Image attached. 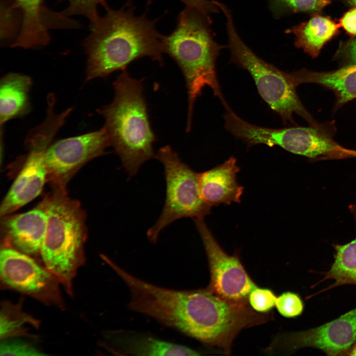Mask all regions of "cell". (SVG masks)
Returning a JSON list of instances; mask_svg holds the SVG:
<instances>
[{"label":"cell","mask_w":356,"mask_h":356,"mask_svg":"<svg viewBox=\"0 0 356 356\" xmlns=\"http://www.w3.org/2000/svg\"><path fill=\"white\" fill-rule=\"evenodd\" d=\"M104 8L105 14L90 23V33L84 42L88 56L86 81L126 69L144 57L163 64V35L156 27L157 20L146 13L135 15L131 0L118 9L108 5Z\"/></svg>","instance_id":"obj_1"},{"label":"cell","mask_w":356,"mask_h":356,"mask_svg":"<svg viewBox=\"0 0 356 356\" xmlns=\"http://www.w3.org/2000/svg\"><path fill=\"white\" fill-rule=\"evenodd\" d=\"M209 15L186 6L178 14L174 30L163 35L164 53L177 64L184 76L187 93V132L190 131L194 104L208 87L226 110L230 109L222 92L216 65L223 46L214 39Z\"/></svg>","instance_id":"obj_2"},{"label":"cell","mask_w":356,"mask_h":356,"mask_svg":"<svg viewBox=\"0 0 356 356\" xmlns=\"http://www.w3.org/2000/svg\"><path fill=\"white\" fill-rule=\"evenodd\" d=\"M142 81L131 77L127 69L122 70L113 83V100L97 111L105 119L103 127L110 145L130 177L155 155L156 136L149 120Z\"/></svg>","instance_id":"obj_3"},{"label":"cell","mask_w":356,"mask_h":356,"mask_svg":"<svg viewBox=\"0 0 356 356\" xmlns=\"http://www.w3.org/2000/svg\"><path fill=\"white\" fill-rule=\"evenodd\" d=\"M104 261L129 288L131 310L206 342L214 296L212 292L207 288L179 291L157 286L129 273L107 257Z\"/></svg>","instance_id":"obj_4"},{"label":"cell","mask_w":356,"mask_h":356,"mask_svg":"<svg viewBox=\"0 0 356 356\" xmlns=\"http://www.w3.org/2000/svg\"><path fill=\"white\" fill-rule=\"evenodd\" d=\"M39 205L47 217L40 256L44 265L72 296L73 281L85 262V213L79 202L68 196L66 190L52 188Z\"/></svg>","instance_id":"obj_5"},{"label":"cell","mask_w":356,"mask_h":356,"mask_svg":"<svg viewBox=\"0 0 356 356\" xmlns=\"http://www.w3.org/2000/svg\"><path fill=\"white\" fill-rule=\"evenodd\" d=\"M218 5L226 20L230 63L249 72L260 96L285 124H294L293 116L297 114L316 127L317 124L298 96L290 73L279 70L256 54L238 33L230 9L222 2Z\"/></svg>","instance_id":"obj_6"},{"label":"cell","mask_w":356,"mask_h":356,"mask_svg":"<svg viewBox=\"0 0 356 356\" xmlns=\"http://www.w3.org/2000/svg\"><path fill=\"white\" fill-rule=\"evenodd\" d=\"M154 158L164 166L166 190L162 213L147 231L148 238L153 243L173 222L183 218H204L210 213L211 208L202 197L198 173L182 162L170 146L159 149Z\"/></svg>","instance_id":"obj_7"},{"label":"cell","mask_w":356,"mask_h":356,"mask_svg":"<svg viewBox=\"0 0 356 356\" xmlns=\"http://www.w3.org/2000/svg\"><path fill=\"white\" fill-rule=\"evenodd\" d=\"M224 120L226 130L246 142L248 147L260 144L277 146L311 158L320 156L340 157L344 149L315 127L266 128L247 122L233 111L226 113Z\"/></svg>","instance_id":"obj_8"},{"label":"cell","mask_w":356,"mask_h":356,"mask_svg":"<svg viewBox=\"0 0 356 356\" xmlns=\"http://www.w3.org/2000/svg\"><path fill=\"white\" fill-rule=\"evenodd\" d=\"M0 278L3 288L44 305L65 308L57 278L32 257L5 245L0 248Z\"/></svg>","instance_id":"obj_9"},{"label":"cell","mask_w":356,"mask_h":356,"mask_svg":"<svg viewBox=\"0 0 356 356\" xmlns=\"http://www.w3.org/2000/svg\"><path fill=\"white\" fill-rule=\"evenodd\" d=\"M208 258L210 281L207 288L229 302L249 305L250 292L258 286L237 254L229 255L222 248L203 218L193 219Z\"/></svg>","instance_id":"obj_10"},{"label":"cell","mask_w":356,"mask_h":356,"mask_svg":"<svg viewBox=\"0 0 356 356\" xmlns=\"http://www.w3.org/2000/svg\"><path fill=\"white\" fill-rule=\"evenodd\" d=\"M109 146L103 127L50 145L44 154L47 181L52 188L66 190L68 182L76 173L87 162L105 153Z\"/></svg>","instance_id":"obj_11"},{"label":"cell","mask_w":356,"mask_h":356,"mask_svg":"<svg viewBox=\"0 0 356 356\" xmlns=\"http://www.w3.org/2000/svg\"><path fill=\"white\" fill-rule=\"evenodd\" d=\"M356 344V308L319 326L281 335L267 349L289 354L309 347L328 356H344L349 355Z\"/></svg>","instance_id":"obj_12"},{"label":"cell","mask_w":356,"mask_h":356,"mask_svg":"<svg viewBox=\"0 0 356 356\" xmlns=\"http://www.w3.org/2000/svg\"><path fill=\"white\" fill-rule=\"evenodd\" d=\"M36 130L29 138L30 141L27 140L30 150L22 169L1 203V217L10 215L37 197L47 181L44 154L54 134L44 128Z\"/></svg>","instance_id":"obj_13"},{"label":"cell","mask_w":356,"mask_h":356,"mask_svg":"<svg viewBox=\"0 0 356 356\" xmlns=\"http://www.w3.org/2000/svg\"><path fill=\"white\" fill-rule=\"evenodd\" d=\"M1 217L3 245L32 257L40 256L47 217L39 205L27 212Z\"/></svg>","instance_id":"obj_14"},{"label":"cell","mask_w":356,"mask_h":356,"mask_svg":"<svg viewBox=\"0 0 356 356\" xmlns=\"http://www.w3.org/2000/svg\"><path fill=\"white\" fill-rule=\"evenodd\" d=\"M103 345L115 354L135 356H198L201 354L186 346L156 338L124 331L108 332Z\"/></svg>","instance_id":"obj_15"},{"label":"cell","mask_w":356,"mask_h":356,"mask_svg":"<svg viewBox=\"0 0 356 356\" xmlns=\"http://www.w3.org/2000/svg\"><path fill=\"white\" fill-rule=\"evenodd\" d=\"M239 170L236 159L232 156L222 164L198 173L201 194L208 205L240 202L243 187L237 181Z\"/></svg>","instance_id":"obj_16"},{"label":"cell","mask_w":356,"mask_h":356,"mask_svg":"<svg viewBox=\"0 0 356 356\" xmlns=\"http://www.w3.org/2000/svg\"><path fill=\"white\" fill-rule=\"evenodd\" d=\"M13 0L21 13L22 23L11 46L32 48L46 44L49 41L47 29L51 26V20H58L57 13L44 8L43 0Z\"/></svg>","instance_id":"obj_17"},{"label":"cell","mask_w":356,"mask_h":356,"mask_svg":"<svg viewBox=\"0 0 356 356\" xmlns=\"http://www.w3.org/2000/svg\"><path fill=\"white\" fill-rule=\"evenodd\" d=\"M297 87L302 83H315L334 91L337 106H340L356 98V64L327 72H314L302 70L291 73Z\"/></svg>","instance_id":"obj_18"},{"label":"cell","mask_w":356,"mask_h":356,"mask_svg":"<svg viewBox=\"0 0 356 356\" xmlns=\"http://www.w3.org/2000/svg\"><path fill=\"white\" fill-rule=\"evenodd\" d=\"M28 76L11 73L0 82V123L27 114L31 109L29 93L32 85Z\"/></svg>","instance_id":"obj_19"},{"label":"cell","mask_w":356,"mask_h":356,"mask_svg":"<svg viewBox=\"0 0 356 356\" xmlns=\"http://www.w3.org/2000/svg\"><path fill=\"white\" fill-rule=\"evenodd\" d=\"M339 23L319 15L288 29L295 36V44L313 57L318 55L323 45L339 32Z\"/></svg>","instance_id":"obj_20"},{"label":"cell","mask_w":356,"mask_h":356,"mask_svg":"<svg viewBox=\"0 0 356 356\" xmlns=\"http://www.w3.org/2000/svg\"><path fill=\"white\" fill-rule=\"evenodd\" d=\"M349 209L356 225V204L350 205ZM333 247L335 251L334 262L329 269L322 273L323 278L314 286L327 280L332 279L334 283L318 293L342 285H356V237L348 243L337 244Z\"/></svg>","instance_id":"obj_21"},{"label":"cell","mask_w":356,"mask_h":356,"mask_svg":"<svg viewBox=\"0 0 356 356\" xmlns=\"http://www.w3.org/2000/svg\"><path fill=\"white\" fill-rule=\"evenodd\" d=\"M23 300L17 303L3 301L0 312V340L22 337H32L28 326L38 328L40 321L22 309Z\"/></svg>","instance_id":"obj_22"},{"label":"cell","mask_w":356,"mask_h":356,"mask_svg":"<svg viewBox=\"0 0 356 356\" xmlns=\"http://www.w3.org/2000/svg\"><path fill=\"white\" fill-rule=\"evenodd\" d=\"M269 9L276 18L286 13L317 12L329 4L332 0H267Z\"/></svg>","instance_id":"obj_23"},{"label":"cell","mask_w":356,"mask_h":356,"mask_svg":"<svg viewBox=\"0 0 356 356\" xmlns=\"http://www.w3.org/2000/svg\"><path fill=\"white\" fill-rule=\"evenodd\" d=\"M13 337L0 340V356H46L35 344L22 338Z\"/></svg>","instance_id":"obj_24"},{"label":"cell","mask_w":356,"mask_h":356,"mask_svg":"<svg viewBox=\"0 0 356 356\" xmlns=\"http://www.w3.org/2000/svg\"><path fill=\"white\" fill-rule=\"evenodd\" d=\"M68 7L61 14L64 17L80 15L86 17L90 23L96 21L99 16L97 7L99 4L105 8L107 5L106 0H67Z\"/></svg>","instance_id":"obj_25"},{"label":"cell","mask_w":356,"mask_h":356,"mask_svg":"<svg viewBox=\"0 0 356 356\" xmlns=\"http://www.w3.org/2000/svg\"><path fill=\"white\" fill-rule=\"evenodd\" d=\"M275 307L282 316L287 318H294L302 313L304 304L298 294L287 291L277 297Z\"/></svg>","instance_id":"obj_26"},{"label":"cell","mask_w":356,"mask_h":356,"mask_svg":"<svg viewBox=\"0 0 356 356\" xmlns=\"http://www.w3.org/2000/svg\"><path fill=\"white\" fill-rule=\"evenodd\" d=\"M276 299V296L271 289L258 286L249 294L248 303L255 312L266 313L275 306Z\"/></svg>","instance_id":"obj_27"},{"label":"cell","mask_w":356,"mask_h":356,"mask_svg":"<svg viewBox=\"0 0 356 356\" xmlns=\"http://www.w3.org/2000/svg\"><path fill=\"white\" fill-rule=\"evenodd\" d=\"M3 5L4 20L3 30L1 31V38H3V41H5L6 39L14 37L15 31H17L19 20L14 19L19 17L18 14L16 15V14L21 12L13 0H3Z\"/></svg>","instance_id":"obj_28"},{"label":"cell","mask_w":356,"mask_h":356,"mask_svg":"<svg viewBox=\"0 0 356 356\" xmlns=\"http://www.w3.org/2000/svg\"><path fill=\"white\" fill-rule=\"evenodd\" d=\"M185 6L198 9L202 12L210 15L218 13L220 10L213 0H179Z\"/></svg>","instance_id":"obj_29"},{"label":"cell","mask_w":356,"mask_h":356,"mask_svg":"<svg viewBox=\"0 0 356 356\" xmlns=\"http://www.w3.org/2000/svg\"><path fill=\"white\" fill-rule=\"evenodd\" d=\"M339 24L349 35L356 36V7L344 13Z\"/></svg>","instance_id":"obj_30"},{"label":"cell","mask_w":356,"mask_h":356,"mask_svg":"<svg viewBox=\"0 0 356 356\" xmlns=\"http://www.w3.org/2000/svg\"><path fill=\"white\" fill-rule=\"evenodd\" d=\"M347 54L350 61L353 64H356V39L349 44Z\"/></svg>","instance_id":"obj_31"},{"label":"cell","mask_w":356,"mask_h":356,"mask_svg":"<svg viewBox=\"0 0 356 356\" xmlns=\"http://www.w3.org/2000/svg\"><path fill=\"white\" fill-rule=\"evenodd\" d=\"M350 156L356 157V151L346 149L345 151V157Z\"/></svg>","instance_id":"obj_32"},{"label":"cell","mask_w":356,"mask_h":356,"mask_svg":"<svg viewBox=\"0 0 356 356\" xmlns=\"http://www.w3.org/2000/svg\"><path fill=\"white\" fill-rule=\"evenodd\" d=\"M349 356H356V344L350 352Z\"/></svg>","instance_id":"obj_33"},{"label":"cell","mask_w":356,"mask_h":356,"mask_svg":"<svg viewBox=\"0 0 356 356\" xmlns=\"http://www.w3.org/2000/svg\"><path fill=\"white\" fill-rule=\"evenodd\" d=\"M350 4L356 7V0H348Z\"/></svg>","instance_id":"obj_34"}]
</instances>
